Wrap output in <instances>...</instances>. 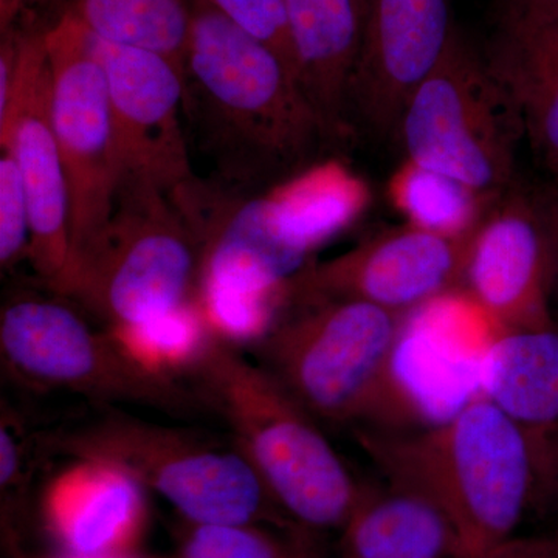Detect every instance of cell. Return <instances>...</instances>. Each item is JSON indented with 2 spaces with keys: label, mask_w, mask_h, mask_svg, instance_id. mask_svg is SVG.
<instances>
[{
  "label": "cell",
  "mask_w": 558,
  "mask_h": 558,
  "mask_svg": "<svg viewBox=\"0 0 558 558\" xmlns=\"http://www.w3.org/2000/svg\"><path fill=\"white\" fill-rule=\"evenodd\" d=\"M190 5L186 106L226 179L252 183L310 167L332 140L299 78L207 0Z\"/></svg>",
  "instance_id": "6da1fadb"
},
{
  "label": "cell",
  "mask_w": 558,
  "mask_h": 558,
  "mask_svg": "<svg viewBox=\"0 0 558 558\" xmlns=\"http://www.w3.org/2000/svg\"><path fill=\"white\" fill-rule=\"evenodd\" d=\"M388 487L433 506L461 558H484L531 512L534 470L519 429L486 396L424 429L354 428Z\"/></svg>",
  "instance_id": "7a4b0ae2"
},
{
  "label": "cell",
  "mask_w": 558,
  "mask_h": 558,
  "mask_svg": "<svg viewBox=\"0 0 558 558\" xmlns=\"http://www.w3.org/2000/svg\"><path fill=\"white\" fill-rule=\"evenodd\" d=\"M185 377L290 519L315 534L344 527L365 486L274 374L215 337Z\"/></svg>",
  "instance_id": "3957f363"
},
{
  "label": "cell",
  "mask_w": 558,
  "mask_h": 558,
  "mask_svg": "<svg viewBox=\"0 0 558 558\" xmlns=\"http://www.w3.org/2000/svg\"><path fill=\"white\" fill-rule=\"evenodd\" d=\"M39 442L47 457L102 462L128 473L186 523L301 527L233 442L223 446L196 429L109 411L39 433Z\"/></svg>",
  "instance_id": "277c9868"
},
{
  "label": "cell",
  "mask_w": 558,
  "mask_h": 558,
  "mask_svg": "<svg viewBox=\"0 0 558 558\" xmlns=\"http://www.w3.org/2000/svg\"><path fill=\"white\" fill-rule=\"evenodd\" d=\"M407 318L354 300L288 304L255 352L318 422L373 428L399 403L395 369Z\"/></svg>",
  "instance_id": "5b68a950"
},
{
  "label": "cell",
  "mask_w": 558,
  "mask_h": 558,
  "mask_svg": "<svg viewBox=\"0 0 558 558\" xmlns=\"http://www.w3.org/2000/svg\"><path fill=\"white\" fill-rule=\"evenodd\" d=\"M201 253L170 193L123 179L112 215L76 259L65 299L108 330L140 325L196 300Z\"/></svg>",
  "instance_id": "8992f818"
},
{
  "label": "cell",
  "mask_w": 558,
  "mask_h": 558,
  "mask_svg": "<svg viewBox=\"0 0 558 558\" xmlns=\"http://www.w3.org/2000/svg\"><path fill=\"white\" fill-rule=\"evenodd\" d=\"M396 140L405 160L486 196L517 185L519 116L486 61L454 32L411 94Z\"/></svg>",
  "instance_id": "52a82bcc"
},
{
  "label": "cell",
  "mask_w": 558,
  "mask_h": 558,
  "mask_svg": "<svg viewBox=\"0 0 558 558\" xmlns=\"http://www.w3.org/2000/svg\"><path fill=\"white\" fill-rule=\"evenodd\" d=\"M0 354L10 377L38 391L149 407L174 416L204 409L194 389L154 373L106 330L58 299L20 295L0 312Z\"/></svg>",
  "instance_id": "ba28073f"
},
{
  "label": "cell",
  "mask_w": 558,
  "mask_h": 558,
  "mask_svg": "<svg viewBox=\"0 0 558 558\" xmlns=\"http://www.w3.org/2000/svg\"><path fill=\"white\" fill-rule=\"evenodd\" d=\"M44 36L51 70V126L68 178L75 267L112 215L121 172L108 83L86 28L68 10Z\"/></svg>",
  "instance_id": "9c48e42d"
},
{
  "label": "cell",
  "mask_w": 558,
  "mask_h": 558,
  "mask_svg": "<svg viewBox=\"0 0 558 558\" xmlns=\"http://www.w3.org/2000/svg\"><path fill=\"white\" fill-rule=\"evenodd\" d=\"M0 148L16 157L31 216L28 263L65 296L73 270L70 193L51 126V70L44 32H20L9 100L0 106Z\"/></svg>",
  "instance_id": "30bf717a"
},
{
  "label": "cell",
  "mask_w": 558,
  "mask_h": 558,
  "mask_svg": "<svg viewBox=\"0 0 558 558\" xmlns=\"http://www.w3.org/2000/svg\"><path fill=\"white\" fill-rule=\"evenodd\" d=\"M473 231L453 236L411 223L381 231L339 256L311 260L289 279L288 304L354 300L409 317L462 286Z\"/></svg>",
  "instance_id": "8fae6325"
},
{
  "label": "cell",
  "mask_w": 558,
  "mask_h": 558,
  "mask_svg": "<svg viewBox=\"0 0 558 558\" xmlns=\"http://www.w3.org/2000/svg\"><path fill=\"white\" fill-rule=\"evenodd\" d=\"M87 35L108 83L121 180L172 193L194 179L180 119L185 72L163 54Z\"/></svg>",
  "instance_id": "7c38bea8"
},
{
  "label": "cell",
  "mask_w": 558,
  "mask_h": 558,
  "mask_svg": "<svg viewBox=\"0 0 558 558\" xmlns=\"http://www.w3.org/2000/svg\"><path fill=\"white\" fill-rule=\"evenodd\" d=\"M462 286L499 329L556 325L548 242L529 185L499 194L473 231Z\"/></svg>",
  "instance_id": "4fadbf2b"
},
{
  "label": "cell",
  "mask_w": 558,
  "mask_h": 558,
  "mask_svg": "<svg viewBox=\"0 0 558 558\" xmlns=\"http://www.w3.org/2000/svg\"><path fill=\"white\" fill-rule=\"evenodd\" d=\"M453 35L449 0H368L349 97L352 128L396 140L407 101Z\"/></svg>",
  "instance_id": "5bb4252c"
},
{
  "label": "cell",
  "mask_w": 558,
  "mask_h": 558,
  "mask_svg": "<svg viewBox=\"0 0 558 558\" xmlns=\"http://www.w3.org/2000/svg\"><path fill=\"white\" fill-rule=\"evenodd\" d=\"M480 395L519 429L534 470L531 512L558 519V319L499 332L478 360Z\"/></svg>",
  "instance_id": "9a60e30c"
},
{
  "label": "cell",
  "mask_w": 558,
  "mask_h": 558,
  "mask_svg": "<svg viewBox=\"0 0 558 558\" xmlns=\"http://www.w3.org/2000/svg\"><path fill=\"white\" fill-rule=\"evenodd\" d=\"M484 61L512 102L535 160L558 180L557 0H505Z\"/></svg>",
  "instance_id": "2e32d148"
},
{
  "label": "cell",
  "mask_w": 558,
  "mask_h": 558,
  "mask_svg": "<svg viewBox=\"0 0 558 558\" xmlns=\"http://www.w3.org/2000/svg\"><path fill=\"white\" fill-rule=\"evenodd\" d=\"M138 481L97 461H72L50 480L40 517L64 554L130 556L148 526V498Z\"/></svg>",
  "instance_id": "e0dca14e"
},
{
  "label": "cell",
  "mask_w": 558,
  "mask_h": 558,
  "mask_svg": "<svg viewBox=\"0 0 558 558\" xmlns=\"http://www.w3.org/2000/svg\"><path fill=\"white\" fill-rule=\"evenodd\" d=\"M301 87L332 142L352 134L351 84L362 46L357 0H284Z\"/></svg>",
  "instance_id": "ac0fdd59"
},
{
  "label": "cell",
  "mask_w": 558,
  "mask_h": 558,
  "mask_svg": "<svg viewBox=\"0 0 558 558\" xmlns=\"http://www.w3.org/2000/svg\"><path fill=\"white\" fill-rule=\"evenodd\" d=\"M340 532L341 558H461L438 510L398 488L365 486Z\"/></svg>",
  "instance_id": "d6986e66"
},
{
  "label": "cell",
  "mask_w": 558,
  "mask_h": 558,
  "mask_svg": "<svg viewBox=\"0 0 558 558\" xmlns=\"http://www.w3.org/2000/svg\"><path fill=\"white\" fill-rule=\"evenodd\" d=\"M281 233L307 259L348 229L369 204V189L341 161L311 163L266 191Z\"/></svg>",
  "instance_id": "ffe728a7"
},
{
  "label": "cell",
  "mask_w": 558,
  "mask_h": 558,
  "mask_svg": "<svg viewBox=\"0 0 558 558\" xmlns=\"http://www.w3.org/2000/svg\"><path fill=\"white\" fill-rule=\"evenodd\" d=\"M69 10L95 38L163 54L185 72L190 0H75Z\"/></svg>",
  "instance_id": "44dd1931"
},
{
  "label": "cell",
  "mask_w": 558,
  "mask_h": 558,
  "mask_svg": "<svg viewBox=\"0 0 558 558\" xmlns=\"http://www.w3.org/2000/svg\"><path fill=\"white\" fill-rule=\"evenodd\" d=\"M498 196L476 193L457 180L407 160L391 182L392 201L407 223L453 236L475 230Z\"/></svg>",
  "instance_id": "7402d4cb"
},
{
  "label": "cell",
  "mask_w": 558,
  "mask_h": 558,
  "mask_svg": "<svg viewBox=\"0 0 558 558\" xmlns=\"http://www.w3.org/2000/svg\"><path fill=\"white\" fill-rule=\"evenodd\" d=\"M109 332L145 368L178 380L189 374L215 339L196 300L148 322Z\"/></svg>",
  "instance_id": "603a6c76"
},
{
  "label": "cell",
  "mask_w": 558,
  "mask_h": 558,
  "mask_svg": "<svg viewBox=\"0 0 558 558\" xmlns=\"http://www.w3.org/2000/svg\"><path fill=\"white\" fill-rule=\"evenodd\" d=\"M317 535L303 527L185 521L175 558H323Z\"/></svg>",
  "instance_id": "cb8c5ba5"
},
{
  "label": "cell",
  "mask_w": 558,
  "mask_h": 558,
  "mask_svg": "<svg viewBox=\"0 0 558 558\" xmlns=\"http://www.w3.org/2000/svg\"><path fill=\"white\" fill-rule=\"evenodd\" d=\"M44 458L39 433H33L16 409L2 400L0 411V495L7 534L14 537V523L24 510L38 459Z\"/></svg>",
  "instance_id": "d4e9b609"
},
{
  "label": "cell",
  "mask_w": 558,
  "mask_h": 558,
  "mask_svg": "<svg viewBox=\"0 0 558 558\" xmlns=\"http://www.w3.org/2000/svg\"><path fill=\"white\" fill-rule=\"evenodd\" d=\"M31 216L16 157L0 148V266L10 270L27 259Z\"/></svg>",
  "instance_id": "484cf974"
},
{
  "label": "cell",
  "mask_w": 558,
  "mask_h": 558,
  "mask_svg": "<svg viewBox=\"0 0 558 558\" xmlns=\"http://www.w3.org/2000/svg\"><path fill=\"white\" fill-rule=\"evenodd\" d=\"M250 36L277 51L299 78L284 0H207ZM300 81V80H299Z\"/></svg>",
  "instance_id": "4316f807"
},
{
  "label": "cell",
  "mask_w": 558,
  "mask_h": 558,
  "mask_svg": "<svg viewBox=\"0 0 558 558\" xmlns=\"http://www.w3.org/2000/svg\"><path fill=\"white\" fill-rule=\"evenodd\" d=\"M529 191L548 242L550 293H553V304L558 307V182L548 179L537 185H529Z\"/></svg>",
  "instance_id": "83f0119b"
},
{
  "label": "cell",
  "mask_w": 558,
  "mask_h": 558,
  "mask_svg": "<svg viewBox=\"0 0 558 558\" xmlns=\"http://www.w3.org/2000/svg\"><path fill=\"white\" fill-rule=\"evenodd\" d=\"M484 558H558V534L513 535Z\"/></svg>",
  "instance_id": "f1b7e54d"
},
{
  "label": "cell",
  "mask_w": 558,
  "mask_h": 558,
  "mask_svg": "<svg viewBox=\"0 0 558 558\" xmlns=\"http://www.w3.org/2000/svg\"><path fill=\"white\" fill-rule=\"evenodd\" d=\"M36 2L40 0H0V32L5 33L14 28L17 17Z\"/></svg>",
  "instance_id": "f546056e"
},
{
  "label": "cell",
  "mask_w": 558,
  "mask_h": 558,
  "mask_svg": "<svg viewBox=\"0 0 558 558\" xmlns=\"http://www.w3.org/2000/svg\"><path fill=\"white\" fill-rule=\"evenodd\" d=\"M16 558H35V557L16 556ZM51 558H153V557H142V556H137V554H130V556H116V557H76V556H69V554H64V556L51 557Z\"/></svg>",
  "instance_id": "4dcf8cb0"
},
{
  "label": "cell",
  "mask_w": 558,
  "mask_h": 558,
  "mask_svg": "<svg viewBox=\"0 0 558 558\" xmlns=\"http://www.w3.org/2000/svg\"><path fill=\"white\" fill-rule=\"evenodd\" d=\"M360 5V10H362L363 16H365L366 5H368V0H357Z\"/></svg>",
  "instance_id": "1f68e13d"
},
{
  "label": "cell",
  "mask_w": 558,
  "mask_h": 558,
  "mask_svg": "<svg viewBox=\"0 0 558 558\" xmlns=\"http://www.w3.org/2000/svg\"><path fill=\"white\" fill-rule=\"evenodd\" d=\"M557 534H558V531H557Z\"/></svg>",
  "instance_id": "d6a6232c"
},
{
  "label": "cell",
  "mask_w": 558,
  "mask_h": 558,
  "mask_svg": "<svg viewBox=\"0 0 558 558\" xmlns=\"http://www.w3.org/2000/svg\"><path fill=\"white\" fill-rule=\"evenodd\" d=\"M557 182H558V180H557Z\"/></svg>",
  "instance_id": "836d02e7"
},
{
  "label": "cell",
  "mask_w": 558,
  "mask_h": 558,
  "mask_svg": "<svg viewBox=\"0 0 558 558\" xmlns=\"http://www.w3.org/2000/svg\"><path fill=\"white\" fill-rule=\"evenodd\" d=\"M557 2H558V0H557Z\"/></svg>",
  "instance_id": "e575fe53"
}]
</instances>
